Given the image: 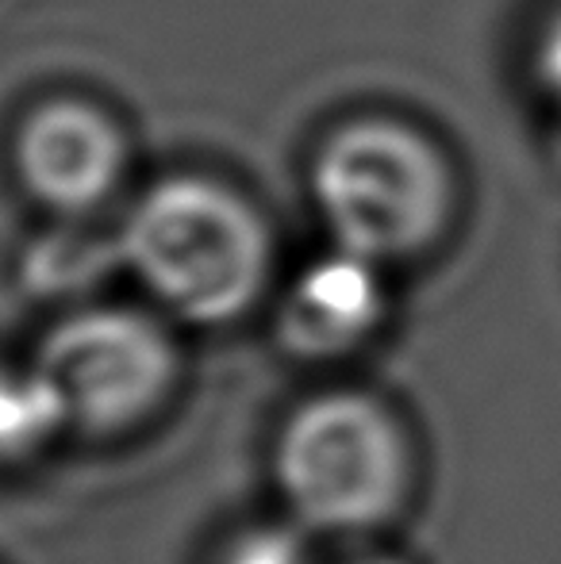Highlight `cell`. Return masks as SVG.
Listing matches in <instances>:
<instances>
[{
    "label": "cell",
    "mask_w": 561,
    "mask_h": 564,
    "mask_svg": "<svg viewBox=\"0 0 561 564\" xmlns=\"http://www.w3.org/2000/svg\"><path fill=\"white\" fill-rule=\"evenodd\" d=\"M308 188L335 250L381 269L442 246L462 208V177L442 139L392 112L327 127L312 150Z\"/></svg>",
    "instance_id": "1"
},
{
    "label": "cell",
    "mask_w": 561,
    "mask_h": 564,
    "mask_svg": "<svg viewBox=\"0 0 561 564\" xmlns=\"http://www.w3.org/2000/svg\"><path fill=\"white\" fill-rule=\"evenodd\" d=\"M120 261L154 304L196 327L255 307L273 269V235L247 193L208 173H170L136 200Z\"/></svg>",
    "instance_id": "2"
},
{
    "label": "cell",
    "mask_w": 561,
    "mask_h": 564,
    "mask_svg": "<svg viewBox=\"0 0 561 564\" xmlns=\"http://www.w3.org/2000/svg\"><path fill=\"white\" fill-rule=\"evenodd\" d=\"M273 476L292 522L315 534H362L404 511L416 484L400 419L366 392H323L281 426Z\"/></svg>",
    "instance_id": "3"
},
{
    "label": "cell",
    "mask_w": 561,
    "mask_h": 564,
    "mask_svg": "<svg viewBox=\"0 0 561 564\" xmlns=\"http://www.w3.org/2000/svg\"><path fill=\"white\" fill-rule=\"evenodd\" d=\"M35 365L66 403L74 431L112 434L147 419L170 395L177 349L131 307H85L39 341Z\"/></svg>",
    "instance_id": "4"
},
{
    "label": "cell",
    "mask_w": 561,
    "mask_h": 564,
    "mask_svg": "<svg viewBox=\"0 0 561 564\" xmlns=\"http://www.w3.org/2000/svg\"><path fill=\"white\" fill-rule=\"evenodd\" d=\"M12 173L39 208L66 219L93 216L128 181L131 134L100 100L51 93L15 119Z\"/></svg>",
    "instance_id": "5"
},
{
    "label": "cell",
    "mask_w": 561,
    "mask_h": 564,
    "mask_svg": "<svg viewBox=\"0 0 561 564\" xmlns=\"http://www.w3.org/2000/svg\"><path fill=\"white\" fill-rule=\"evenodd\" d=\"M389 300H385L381 265L335 250L312 261L292 281L281 304L278 335L284 349L296 357H343L381 327Z\"/></svg>",
    "instance_id": "6"
},
{
    "label": "cell",
    "mask_w": 561,
    "mask_h": 564,
    "mask_svg": "<svg viewBox=\"0 0 561 564\" xmlns=\"http://www.w3.org/2000/svg\"><path fill=\"white\" fill-rule=\"evenodd\" d=\"M62 431H69L66 403L43 369L35 361L23 369L0 365V465L35 457Z\"/></svg>",
    "instance_id": "7"
},
{
    "label": "cell",
    "mask_w": 561,
    "mask_h": 564,
    "mask_svg": "<svg viewBox=\"0 0 561 564\" xmlns=\"http://www.w3.org/2000/svg\"><path fill=\"white\" fill-rule=\"evenodd\" d=\"M216 564H315L304 527L296 522H258L224 545Z\"/></svg>",
    "instance_id": "8"
},
{
    "label": "cell",
    "mask_w": 561,
    "mask_h": 564,
    "mask_svg": "<svg viewBox=\"0 0 561 564\" xmlns=\"http://www.w3.org/2000/svg\"><path fill=\"white\" fill-rule=\"evenodd\" d=\"M358 564H404V561H397V557H369V561H358Z\"/></svg>",
    "instance_id": "9"
}]
</instances>
